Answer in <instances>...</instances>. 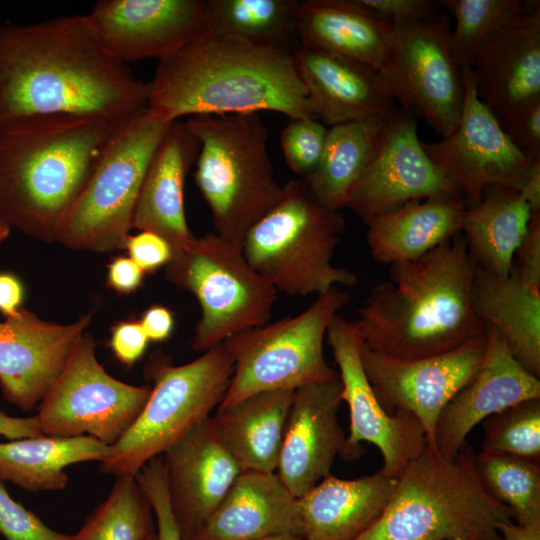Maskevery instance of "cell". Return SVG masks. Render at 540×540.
I'll return each instance as SVG.
<instances>
[{
    "label": "cell",
    "instance_id": "29",
    "mask_svg": "<svg viewBox=\"0 0 540 540\" xmlns=\"http://www.w3.org/2000/svg\"><path fill=\"white\" fill-rule=\"evenodd\" d=\"M294 391L255 393L211 416L218 439L241 471L276 472Z\"/></svg>",
    "mask_w": 540,
    "mask_h": 540
},
{
    "label": "cell",
    "instance_id": "43",
    "mask_svg": "<svg viewBox=\"0 0 540 540\" xmlns=\"http://www.w3.org/2000/svg\"><path fill=\"white\" fill-rule=\"evenodd\" d=\"M513 145L530 161L540 160V101L500 123Z\"/></svg>",
    "mask_w": 540,
    "mask_h": 540
},
{
    "label": "cell",
    "instance_id": "23",
    "mask_svg": "<svg viewBox=\"0 0 540 540\" xmlns=\"http://www.w3.org/2000/svg\"><path fill=\"white\" fill-rule=\"evenodd\" d=\"M170 505L182 540H194L242 472L211 417L163 455Z\"/></svg>",
    "mask_w": 540,
    "mask_h": 540
},
{
    "label": "cell",
    "instance_id": "2",
    "mask_svg": "<svg viewBox=\"0 0 540 540\" xmlns=\"http://www.w3.org/2000/svg\"><path fill=\"white\" fill-rule=\"evenodd\" d=\"M147 84V111L165 122L259 111L316 118L293 53L238 37L206 34L160 61Z\"/></svg>",
    "mask_w": 540,
    "mask_h": 540
},
{
    "label": "cell",
    "instance_id": "9",
    "mask_svg": "<svg viewBox=\"0 0 540 540\" xmlns=\"http://www.w3.org/2000/svg\"><path fill=\"white\" fill-rule=\"evenodd\" d=\"M350 296L333 287L302 313L239 332L223 343L234 372L217 408L255 393L324 383L339 378L325 360L323 342L333 317Z\"/></svg>",
    "mask_w": 540,
    "mask_h": 540
},
{
    "label": "cell",
    "instance_id": "18",
    "mask_svg": "<svg viewBox=\"0 0 540 540\" xmlns=\"http://www.w3.org/2000/svg\"><path fill=\"white\" fill-rule=\"evenodd\" d=\"M462 198L449 175L425 152L413 115L396 109L383 143L352 188L346 207L366 225L408 203Z\"/></svg>",
    "mask_w": 540,
    "mask_h": 540
},
{
    "label": "cell",
    "instance_id": "10",
    "mask_svg": "<svg viewBox=\"0 0 540 540\" xmlns=\"http://www.w3.org/2000/svg\"><path fill=\"white\" fill-rule=\"evenodd\" d=\"M172 123L146 111L116 130L59 227L61 241L94 250L126 242L147 170Z\"/></svg>",
    "mask_w": 540,
    "mask_h": 540
},
{
    "label": "cell",
    "instance_id": "54",
    "mask_svg": "<svg viewBox=\"0 0 540 540\" xmlns=\"http://www.w3.org/2000/svg\"><path fill=\"white\" fill-rule=\"evenodd\" d=\"M9 225L0 217V242L9 235Z\"/></svg>",
    "mask_w": 540,
    "mask_h": 540
},
{
    "label": "cell",
    "instance_id": "22",
    "mask_svg": "<svg viewBox=\"0 0 540 540\" xmlns=\"http://www.w3.org/2000/svg\"><path fill=\"white\" fill-rule=\"evenodd\" d=\"M339 378L294 391L276 474L296 498L330 474L346 436L338 420L342 403Z\"/></svg>",
    "mask_w": 540,
    "mask_h": 540
},
{
    "label": "cell",
    "instance_id": "24",
    "mask_svg": "<svg viewBox=\"0 0 540 540\" xmlns=\"http://www.w3.org/2000/svg\"><path fill=\"white\" fill-rule=\"evenodd\" d=\"M293 58L315 116L325 126L395 113V102L377 71L301 45Z\"/></svg>",
    "mask_w": 540,
    "mask_h": 540
},
{
    "label": "cell",
    "instance_id": "39",
    "mask_svg": "<svg viewBox=\"0 0 540 540\" xmlns=\"http://www.w3.org/2000/svg\"><path fill=\"white\" fill-rule=\"evenodd\" d=\"M482 452L540 461V398L513 404L482 421Z\"/></svg>",
    "mask_w": 540,
    "mask_h": 540
},
{
    "label": "cell",
    "instance_id": "38",
    "mask_svg": "<svg viewBox=\"0 0 540 540\" xmlns=\"http://www.w3.org/2000/svg\"><path fill=\"white\" fill-rule=\"evenodd\" d=\"M455 19L450 41L462 70L471 69L486 39L504 24L530 10L536 1L523 0H444Z\"/></svg>",
    "mask_w": 540,
    "mask_h": 540
},
{
    "label": "cell",
    "instance_id": "47",
    "mask_svg": "<svg viewBox=\"0 0 540 540\" xmlns=\"http://www.w3.org/2000/svg\"><path fill=\"white\" fill-rule=\"evenodd\" d=\"M148 341L140 323L126 322L114 329L110 345L118 360L132 365L143 356Z\"/></svg>",
    "mask_w": 540,
    "mask_h": 540
},
{
    "label": "cell",
    "instance_id": "8",
    "mask_svg": "<svg viewBox=\"0 0 540 540\" xmlns=\"http://www.w3.org/2000/svg\"><path fill=\"white\" fill-rule=\"evenodd\" d=\"M234 362L224 343L180 366L154 372V387L141 413L101 462L102 473L133 476L211 417L229 387Z\"/></svg>",
    "mask_w": 540,
    "mask_h": 540
},
{
    "label": "cell",
    "instance_id": "33",
    "mask_svg": "<svg viewBox=\"0 0 540 540\" xmlns=\"http://www.w3.org/2000/svg\"><path fill=\"white\" fill-rule=\"evenodd\" d=\"M109 446L92 436L40 435L0 443V479L30 492L63 490L65 468L82 462H103Z\"/></svg>",
    "mask_w": 540,
    "mask_h": 540
},
{
    "label": "cell",
    "instance_id": "31",
    "mask_svg": "<svg viewBox=\"0 0 540 540\" xmlns=\"http://www.w3.org/2000/svg\"><path fill=\"white\" fill-rule=\"evenodd\" d=\"M462 198H437L408 203L370 221L367 244L383 264L414 261L461 230Z\"/></svg>",
    "mask_w": 540,
    "mask_h": 540
},
{
    "label": "cell",
    "instance_id": "52",
    "mask_svg": "<svg viewBox=\"0 0 540 540\" xmlns=\"http://www.w3.org/2000/svg\"><path fill=\"white\" fill-rule=\"evenodd\" d=\"M520 193L530 205L533 217L540 215V160L535 162L524 183L519 189Z\"/></svg>",
    "mask_w": 540,
    "mask_h": 540
},
{
    "label": "cell",
    "instance_id": "17",
    "mask_svg": "<svg viewBox=\"0 0 540 540\" xmlns=\"http://www.w3.org/2000/svg\"><path fill=\"white\" fill-rule=\"evenodd\" d=\"M85 19L115 60L159 62L210 33V0H101Z\"/></svg>",
    "mask_w": 540,
    "mask_h": 540
},
{
    "label": "cell",
    "instance_id": "51",
    "mask_svg": "<svg viewBox=\"0 0 540 540\" xmlns=\"http://www.w3.org/2000/svg\"><path fill=\"white\" fill-rule=\"evenodd\" d=\"M23 287L19 279L9 273H0V312L15 316L21 308Z\"/></svg>",
    "mask_w": 540,
    "mask_h": 540
},
{
    "label": "cell",
    "instance_id": "53",
    "mask_svg": "<svg viewBox=\"0 0 540 540\" xmlns=\"http://www.w3.org/2000/svg\"><path fill=\"white\" fill-rule=\"evenodd\" d=\"M500 540H540V522L519 525L514 521L500 528Z\"/></svg>",
    "mask_w": 540,
    "mask_h": 540
},
{
    "label": "cell",
    "instance_id": "11",
    "mask_svg": "<svg viewBox=\"0 0 540 540\" xmlns=\"http://www.w3.org/2000/svg\"><path fill=\"white\" fill-rule=\"evenodd\" d=\"M167 274L200 305L194 350L205 352L271 318L277 291L251 267L242 246L214 232L196 237L183 254L171 258Z\"/></svg>",
    "mask_w": 540,
    "mask_h": 540
},
{
    "label": "cell",
    "instance_id": "15",
    "mask_svg": "<svg viewBox=\"0 0 540 540\" xmlns=\"http://www.w3.org/2000/svg\"><path fill=\"white\" fill-rule=\"evenodd\" d=\"M485 348V333L451 351L417 359L394 358L362 345V361L385 412L416 417L425 431L427 447L437 453V418L448 401L474 377Z\"/></svg>",
    "mask_w": 540,
    "mask_h": 540
},
{
    "label": "cell",
    "instance_id": "19",
    "mask_svg": "<svg viewBox=\"0 0 540 540\" xmlns=\"http://www.w3.org/2000/svg\"><path fill=\"white\" fill-rule=\"evenodd\" d=\"M91 316L70 325L39 319L20 308L0 322V387L4 399L22 411L38 407L85 333Z\"/></svg>",
    "mask_w": 540,
    "mask_h": 540
},
{
    "label": "cell",
    "instance_id": "56",
    "mask_svg": "<svg viewBox=\"0 0 540 540\" xmlns=\"http://www.w3.org/2000/svg\"><path fill=\"white\" fill-rule=\"evenodd\" d=\"M147 540H157L156 531H155L153 534H151V535L148 537Z\"/></svg>",
    "mask_w": 540,
    "mask_h": 540
},
{
    "label": "cell",
    "instance_id": "36",
    "mask_svg": "<svg viewBox=\"0 0 540 540\" xmlns=\"http://www.w3.org/2000/svg\"><path fill=\"white\" fill-rule=\"evenodd\" d=\"M474 464L485 490L510 510L515 523L540 522V461L481 451Z\"/></svg>",
    "mask_w": 540,
    "mask_h": 540
},
{
    "label": "cell",
    "instance_id": "35",
    "mask_svg": "<svg viewBox=\"0 0 540 540\" xmlns=\"http://www.w3.org/2000/svg\"><path fill=\"white\" fill-rule=\"evenodd\" d=\"M300 0H210V33L291 50Z\"/></svg>",
    "mask_w": 540,
    "mask_h": 540
},
{
    "label": "cell",
    "instance_id": "4",
    "mask_svg": "<svg viewBox=\"0 0 540 540\" xmlns=\"http://www.w3.org/2000/svg\"><path fill=\"white\" fill-rule=\"evenodd\" d=\"M124 123L57 116L1 127L0 217L10 228L57 236L103 149Z\"/></svg>",
    "mask_w": 540,
    "mask_h": 540
},
{
    "label": "cell",
    "instance_id": "40",
    "mask_svg": "<svg viewBox=\"0 0 540 540\" xmlns=\"http://www.w3.org/2000/svg\"><path fill=\"white\" fill-rule=\"evenodd\" d=\"M328 127L316 118L289 119L280 135L287 166L298 178L307 179L316 170L325 146Z\"/></svg>",
    "mask_w": 540,
    "mask_h": 540
},
{
    "label": "cell",
    "instance_id": "16",
    "mask_svg": "<svg viewBox=\"0 0 540 540\" xmlns=\"http://www.w3.org/2000/svg\"><path fill=\"white\" fill-rule=\"evenodd\" d=\"M463 81L464 101L455 128L439 141H422V146L458 186L465 207L470 208L480 202L490 186L519 190L535 162L513 145L479 100L471 69L463 70Z\"/></svg>",
    "mask_w": 540,
    "mask_h": 540
},
{
    "label": "cell",
    "instance_id": "37",
    "mask_svg": "<svg viewBox=\"0 0 540 540\" xmlns=\"http://www.w3.org/2000/svg\"><path fill=\"white\" fill-rule=\"evenodd\" d=\"M155 531L150 502L136 478L125 475L69 540H147Z\"/></svg>",
    "mask_w": 540,
    "mask_h": 540
},
{
    "label": "cell",
    "instance_id": "45",
    "mask_svg": "<svg viewBox=\"0 0 540 540\" xmlns=\"http://www.w3.org/2000/svg\"><path fill=\"white\" fill-rule=\"evenodd\" d=\"M125 243L130 258L143 271H153L171 260L170 245L153 232L141 231L135 236H128Z\"/></svg>",
    "mask_w": 540,
    "mask_h": 540
},
{
    "label": "cell",
    "instance_id": "6",
    "mask_svg": "<svg viewBox=\"0 0 540 540\" xmlns=\"http://www.w3.org/2000/svg\"><path fill=\"white\" fill-rule=\"evenodd\" d=\"M184 124L200 142L194 179L214 233L242 246L283 192L267 152V127L257 113L193 116Z\"/></svg>",
    "mask_w": 540,
    "mask_h": 540
},
{
    "label": "cell",
    "instance_id": "12",
    "mask_svg": "<svg viewBox=\"0 0 540 540\" xmlns=\"http://www.w3.org/2000/svg\"><path fill=\"white\" fill-rule=\"evenodd\" d=\"M393 25V49L379 77L402 110L420 116L444 137L455 128L464 101L463 70L451 46L449 19L438 13Z\"/></svg>",
    "mask_w": 540,
    "mask_h": 540
},
{
    "label": "cell",
    "instance_id": "20",
    "mask_svg": "<svg viewBox=\"0 0 540 540\" xmlns=\"http://www.w3.org/2000/svg\"><path fill=\"white\" fill-rule=\"evenodd\" d=\"M486 348L474 377L440 412L434 445L444 458H453L472 429L487 417L513 404L540 398V380L512 354L505 338L486 325Z\"/></svg>",
    "mask_w": 540,
    "mask_h": 540
},
{
    "label": "cell",
    "instance_id": "32",
    "mask_svg": "<svg viewBox=\"0 0 540 540\" xmlns=\"http://www.w3.org/2000/svg\"><path fill=\"white\" fill-rule=\"evenodd\" d=\"M532 218L531 207L519 190L488 187L478 204L465 209L460 230L476 266L509 275Z\"/></svg>",
    "mask_w": 540,
    "mask_h": 540
},
{
    "label": "cell",
    "instance_id": "46",
    "mask_svg": "<svg viewBox=\"0 0 540 540\" xmlns=\"http://www.w3.org/2000/svg\"><path fill=\"white\" fill-rule=\"evenodd\" d=\"M512 270L522 279L540 286V215L531 219L527 234L519 246Z\"/></svg>",
    "mask_w": 540,
    "mask_h": 540
},
{
    "label": "cell",
    "instance_id": "44",
    "mask_svg": "<svg viewBox=\"0 0 540 540\" xmlns=\"http://www.w3.org/2000/svg\"><path fill=\"white\" fill-rule=\"evenodd\" d=\"M364 8L392 23L427 19L440 13L441 1L357 0Z\"/></svg>",
    "mask_w": 540,
    "mask_h": 540
},
{
    "label": "cell",
    "instance_id": "5",
    "mask_svg": "<svg viewBox=\"0 0 540 540\" xmlns=\"http://www.w3.org/2000/svg\"><path fill=\"white\" fill-rule=\"evenodd\" d=\"M467 442L453 458L427 446L396 481L379 519L357 540H500L510 510L483 487Z\"/></svg>",
    "mask_w": 540,
    "mask_h": 540
},
{
    "label": "cell",
    "instance_id": "13",
    "mask_svg": "<svg viewBox=\"0 0 540 540\" xmlns=\"http://www.w3.org/2000/svg\"><path fill=\"white\" fill-rule=\"evenodd\" d=\"M150 393V387L109 375L97 361L93 339L84 333L36 417L43 435H88L112 446L135 422Z\"/></svg>",
    "mask_w": 540,
    "mask_h": 540
},
{
    "label": "cell",
    "instance_id": "7",
    "mask_svg": "<svg viewBox=\"0 0 540 540\" xmlns=\"http://www.w3.org/2000/svg\"><path fill=\"white\" fill-rule=\"evenodd\" d=\"M345 219L323 204L306 180H289L279 201L245 235L242 252L276 291L288 296L323 294L354 286L357 275L332 264Z\"/></svg>",
    "mask_w": 540,
    "mask_h": 540
},
{
    "label": "cell",
    "instance_id": "26",
    "mask_svg": "<svg viewBox=\"0 0 540 540\" xmlns=\"http://www.w3.org/2000/svg\"><path fill=\"white\" fill-rule=\"evenodd\" d=\"M303 538L298 498L276 472L242 471L194 540Z\"/></svg>",
    "mask_w": 540,
    "mask_h": 540
},
{
    "label": "cell",
    "instance_id": "27",
    "mask_svg": "<svg viewBox=\"0 0 540 540\" xmlns=\"http://www.w3.org/2000/svg\"><path fill=\"white\" fill-rule=\"evenodd\" d=\"M297 31L301 46L381 70L394 45L392 22L373 14L357 0L300 1Z\"/></svg>",
    "mask_w": 540,
    "mask_h": 540
},
{
    "label": "cell",
    "instance_id": "42",
    "mask_svg": "<svg viewBox=\"0 0 540 540\" xmlns=\"http://www.w3.org/2000/svg\"><path fill=\"white\" fill-rule=\"evenodd\" d=\"M0 534L6 540H69L70 535L47 526L34 512L15 501L0 479Z\"/></svg>",
    "mask_w": 540,
    "mask_h": 540
},
{
    "label": "cell",
    "instance_id": "34",
    "mask_svg": "<svg viewBox=\"0 0 540 540\" xmlns=\"http://www.w3.org/2000/svg\"><path fill=\"white\" fill-rule=\"evenodd\" d=\"M393 115L328 127L320 162L304 179L323 204L334 210L346 207L352 188L376 157Z\"/></svg>",
    "mask_w": 540,
    "mask_h": 540
},
{
    "label": "cell",
    "instance_id": "41",
    "mask_svg": "<svg viewBox=\"0 0 540 540\" xmlns=\"http://www.w3.org/2000/svg\"><path fill=\"white\" fill-rule=\"evenodd\" d=\"M135 478L152 507L157 540H182L170 505L162 455L146 463Z\"/></svg>",
    "mask_w": 540,
    "mask_h": 540
},
{
    "label": "cell",
    "instance_id": "55",
    "mask_svg": "<svg viewBox=\"0 0 540 540\" xmlns=\"http://www.w3.org/2000/svg\"><path fill=\"white\" fill-rule=\"evenodd\" d=\"M260 540H305V539L299 536H295V535H279V536L269 537V538L260 539Z\"/></svg>",
    "mask_w": 540,
    "mask_h": 540
},
{
    "label": "cell",
    "instance_id": "21",
    "mask_svg": "<svg viewBox=\"0 0 540 540\" xmlns=\"http://www.w3.org/2000/svg\"><path fill=\"white\" fill-rule=\"evenodd\" d=\"M479 100L499 123L540 101V4L496 30L471 68Z\"/></svg>",
    "mask_w": 540,
    "mask_h": 540
},
{
    "label": "cell",
    "instance_id": "48",
    "mask_svg": "<svg viewBox=\"0 0 540 540\" xmlns=\"http://www.w3.org/2000/svg\"><path fill=\"white\" fill-rule=\"evenodd\" d=\"M143 270L131 259L120 257L109 266L108 280L120 292H131L142 282Z\"/></svg>",
    "mask_w": 540,
    "mask_h": 540
},
{
    "label": "cell",
    "instance_id": "28",
    "mask_svg": "<svg viewBox=\"0 0 540 540\" xmlns=\"http://www.w3.org/2000/svg\"><path fill=\"white\" fill-rule=\"evenodd\" d=\"M397 478L381 469L357 479L331 473L298 498L305 540H357L384 512Z\"/></svg>",
    "mask_w": 540,
    "mask_h": 540
},
{
    "label": "cell",
    "instance_id": "14",
    "mask_svg": "<svg viewBox=\"0 0 540 540\" xmlns=\"http://www.w3.org/2000/svg\"><path fill=\"white\" fill-rule=\"evenodd\" d=\"M326 339L339 368L341 399L349 409V435L343 458L353 460L361 456L362 442L373 444L383 458L381 470L398 478L427 446L421 423L409 413L389 415L381 406L364 370L363 339L356 322L336 314Z\"/></svg>",
    "mask_w": 540,
    "mask_h": 540
},
{
    "label": "cell",
    "instance_id": "1",
    "mask_svg": "<svg viewBox=\"0 0 540 540\" xmlns=\"http://www.w3.org/2000/svg\"><path fill=\"white\" fill-rule=\"evenodd\" d=\"M147 102L148 84L104 51L84 15L0 24V128L32 117L124 123Z\"/></svg>",
    "mask_w": 540,
    "mask_h": 540
},
{
    "label": "cell",
    "instance_id": "50",
    "mask_svg": "<svg viewBox=\"0 0 540 540\" xmlns=\"http://www.w3.org/2000/svg\"><path fill=\"white\" fill-rule=\"evenodd\" d=\"M0 435L12 441L43 434L36 415L13 417L0 409Z\"/></svg>",
    "mask_w": 540,
    "mask_h": 540
},
{
    "label": "cell",
    "instance_id": "49",
    "mask_svg": "<svg viewBox=\"0 0 540 540\" xmlns=\"http://www.w3.org/2000/svg\"><path fill=\"white\" fill-rule=\"evenodd\" d=\"M140 324L149 340L161 342L170 336L174 322L167 308L153 306L145 312Z\"/></svg>",
    "mask_w": 540,
    "mask_h": 540
},
{
    "label": "cell",
    "instance_id": "30",
    "mask_svg": "<svg viewBox=\"0 0 540 540\" xmlns=\"http://www.w3.org/2000/svg\"><path fill=\"white\" fill-rule=\"evenodd\" d=\"M471 300L476 315L505 338L513 356L540 376V286L513 270L507 276L476 266Z\"/></svg>",
    "mask_w": 540,
    "mask_h": 540
},
{
    "label": "cell",
    "instance_id": "25",
    "mask_svg": "<svg viewBox=\"0 0 540 540\" xmlns=\"http://www.w3.org/2000/svg\"><path fill=\"white\" fill-rule=\"evenodd\" d=\"M199 150V140L184 122H173L151 160L134 210L132 228L165 239L171 258L196 239L185 216L184 183Z\"/></svg>",
    "mask_w": 540,
    "mask_h": 540
},
{
    "label": "cell",
    "instance_id": "3",
    "mask_svg": "<svg viewBox=\"0 0 540 540\" xmlns=\"http://www.w3.org/2000/svg\"><path fill=\"white\" fill-rule=\"evenodd\" d=\"M475 269L461 231L417 260L391 264L390 279L375 285L359 310L363 345L417 359L484 334L471 300Z\"/></svg>",
    "mask_w": 540,
    "mask_h": 540
}]
</instances>
